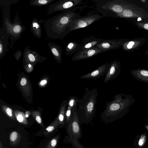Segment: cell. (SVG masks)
Returning a JSON list of instances; mask_svg holds the SVG:
<instances>
[{
    "instance_id": "1",
    "label": "cell",
    "mask_w": 148,
    "mask_h": 148,
    "mask_svg": "<svg viewBox=\"0 0 148 148\" xmlns=\"http://www.w3.org/2000/svg\"><path fill=\"white\" fill-rule=\"evenodd\" d=\"M79 8L64 11L46 21L44 26L47 36L54 39H62L71 32L72 22L81 16L77 12Z\"/></svg>"
},
{
    "instance_id": "2",
    "label": "cell",
    "mask_w": 148,
    "mask_h": 148,
    "mask_svg": "<svg viewBox=\"0 0 148 148\" xmlns=\"http://www.w3.org/2000/svg\"><path fill=\"white\" fill-rule=\"evenodd\" d=\"M112 97V100L106 103L101 115V120L106 123L113 122L127 113L136 101L131 95L124 93H118Z\"/></svg>"
},
{
    "instance_id": "3",
    "label": "cell",
    "mask_w": 148,
    "mask_h": 148,
    "mask_svg": "<svg viewBox=\"0 0 148 148\" xmlns=\"http://www.w3.org/2000/svg\"><path fill=\"white\" fill-rule=\"evenodd\" d=\"M98 91L96 88L90 90L86 88L81 99H79L78 114L81 123L88 124L91 123L95 115Z\"/></svg>"
},
{
    "instance_id": "4",
    "label": "cell",
    "mask_w": 148,
    "mask_h": 148,
    "mask_svg": "<svg viewBox=\"0 0 148 148\" xmlns=\"http://www.w3.org/2000/svg\"><path fill=\"white\" fill-rule=\"evenodd\" d=\"M81 125L77 108L73 111L69 123L66 125V132L68 135L65 136L63 140L64 143L71 144L73 148H82L83 147L79 140L82 136Z\"/></svg>"
},
{
    "instance_id": "5",
    "label": "cell",
    "mask_w": 148,
    "mask_h": 148,
    "mask_svg": "<svg viewBox=\"0 0 148 148\" xmlns=\"http://www.w3.org/2000/svg\"><path fill=\"white\" fill-rule=\"evenodd\" d=\"M95 3L97 11L103 17H114L129 6L127 2L121 0H91Z\"/></svg>"
},
{
    "instance_id": "6",
    "label": "cell",
    "mask_w": 148,
    "mask_h": 148,
    "mask_svg": "<svg viewBox=\"0 0 148 148\" xmlns=\"http://www.w3.org/2000/svg\"><path fill=\"white\" fill-rule=\"evenodd\" d=\"M84 3L83 0H60L49 6L47 14L60 11L72 10Z\"/></svg>"
},
{
    "instance_id": "7",
    "label": "cell",
    "mask_w": 148,
    "mask_h": 148,
    "mask_svg": "<svg viewBox=\"0 0 148 148\" xmlns=\"http://www.w3.org/2000/svg\"><path fill=\"white\" fill-rule=\"evenodd\" d=\"M103 17L97 13L89 12L87 15L81 16L72 22L71 25V32L85 27Z\"/></svg>"
},
{
    "instance_id": "8",
    "label": "cell",
    "mask_w": 148,
    "mask_h": 148,
    "mask_svg": "<svg viewBox=\"0 0 148 148\" xmlns=\"http://www.w3.org/2000/svg\"><path fill=\"white\" fill-rule=\"evenodd\" d=\"M102 52L97 47L88 49L79 50L73 55L72 60L76 61L89 58Z\"/></svg>"
},
{
    "instance_id": "9",
    "label": "cell",
    "mask_w": 148,
    "mask_h": 148,
    "mask_svg": "<svg viewBox=\"0 0 148 148\" xmlns=\"http://www.w3.org/2000/svg\"><path fill=\"white\" fill-rule=\"evenodd\" d=\"M59 128H60V123L57 117L49 125L41 129L34 135L40 136L43 135L47 138L55 134L58 132Z\"/></svg>"
},
{
    "instance_id": "10",
    "label": "cell",
    "mask_w": 148,
    "mask_h": 148,
    "mask_svg": "<svg viewBox=\"0 0 148 148\" xmlns=\"http://www.w3.org/2000/svg\"><path fill=\"white\" fill-rule=\"evenodd\" d=\"M110 65V63L106 62L102 64L95 70L80 77L82 79H92L95 80L106 74Z\"/></svg>"
},
{
    "instance_id": "11",
    "label": "cell",
    "mask_w": 148,
    "mask_h": 148,
    "mask_svg": "<svg viewBox=\"0 0 148 148\" xmlns=\"http://www.w3.org/2000/svg\"><path fill=\"white\" fill-rule=\"evenodd\" d=\"M123 44L122 39H103L97 46L102 52L119 48Z\"/></svg>"
},
{
    "instance_id": "12",
    "label": "cell",
    "mask_w": 148,
    "mask_h": 148,
    "mask_svg": "<svg viewBox=\"0 0 148 148\" xmlns=\"http://www.w3.org/2000/svg\"><path fill=\"white\" fill-rule=\"evenodd\" d=\"M121 68V65L119 61L114 60L111 62L108 69L106 74L103 83H106L116 78L120 73Z\"/></svg>"
},
{
    "instance_id": "13",
    "label": "cell",
    "mask_w": 148,
    "mask_h": 148,
    "mask_svg": "<svg viewBox=\"0 0 148 148\" xmlns=\"http://www.w3.org/2000/svg\"><path fill=\"white\" fill-rule=\"evenodd\" d=\"M103 40L102 38H98L93 35L87 36L83 39L80 44L81 48L79 50L88 49L97 47Z\"/></svg>"
},
{
    "instance_id": "14",
    "label": "cell",
    "mask_w": 148,
    "mask_h": 148,
    "mask_svg": "<svg viewBox=\"0 0 148 148\" xmlns=\"http://www.w3.org/2000/svg\"><path fill=\"white\" fill-rule=\"evenodd\" d=\"M24 58L27 63L35 64L44 60V58L40 56L35 51L29 48H25L24 52Z\"/></svg>"
},
{
    "instance_id": "15",
    "label": "cell",
    "mask_w": 148,
    "mask_h": 148,
    "mask_svg": "<svg viewBox=\"0 0 148 148\" xmlns=\"http://www.w3.org/2000/svg\"><path fill=\"white\" fill-rule=\"evenodd\" d=\"M139 17L143 18L145 16L141 12L129 5L122 12L116 14L114 17L136 18Z\"/></svg>"
},
{
    "instance_id": "16",
    "label": "cell",
    "mask_w": 148,
    "mask_h": 148,
    "mask_svg": "<svg viewBox=\"0 0 148 148\" xmlns=\"http://www.w3.org/2000/svg\"><path fill=\"white\" fill-rule=\"evenodd\" d=\"M130 73L136 79L142 82L148 83V70L144 69L132 70Z\"/></svg>"
},
{
    "instance_id": "17",
    "label": "cell",
    "mask_w": 148,
    "mask_h": 148,
    "mask_svg": "<svg viewBox=\"0 0 148 148\" xmlns=\"http://www.w3.org/2000/svg\"><path fill=\"white\" fill-rule=\"evenodd\" d=\"M67 104V101L64 100L60 105L59 112L57 116L60 123V128H62L66 127L65 114Z\"/></svg>"
},
{
    "instance_id": "18",
    "label": "cell",
    "mask_w": 148,
    "mask_h": 148,
    "mask_svg": "<svg viewBox=\"0 0 148 148\" xmlns=\"http://www.w3.org/2000/svg\"><path fill=\"white\" fill-rule=\"evenodd\" d=\"M48 45L57 62L59 63H61L62 52L61 47L51 42L49 43Z\"/></svg>"
},
{
    "instance_id": "19",
    "label": "cell",
    "mask_w": 148,
    "mask_h": 148,
    "mask_svg": "<svg viewBox=\"0 0 148 148\" xmlns=\"http://www.w3.org/2000/svg\"><path fill=\"white\" fill-rule=\"evenodd\" d=\"M81 48L80 44L75 42H71L67 44L65 49V54L69 56L76 53Z\"/></svg>"
},
{
    "instance_id": "20",
    "label": "cell",
    "mask_w": 148,
    "mask_h": 148,
    "mask_svg": "<svg viewBox=\"0 0 148 148\" xmlns=\"http://www.w3.org/2000/svg\"><path fill=\"white\" fill-rule=\"evenodd\" d=\"M60 137V134H58L50 138L45 144L44 148H56Z\"/></svg>"
},
{
    "instance_id": "21",
    "label": "cell",
    "mask_w": 148,
    "mask_h": 148,
    "mask_svg": "<svg viewBox=\"0 0 148 148\" xmlns=\"http://www.w3.org/2000/svg\"><path fill=\"white\" fill-rule=\"evenodd\" d=\"M14 112L15 118L18 122L24 125L28 124V121L24 113L17 110H14Z\"/></svg>"
},
{
    "instance_id": "22",
    "label": "cell",
    "mask_w": 148,
    "mask_h": 148,
    "mask_svg": "<svg viewBox=\"0 0 148 148\" xmlns=\"http://www.w3.org/2000/svg\"><path fill=\"white\" fill-rule=\"evenodd\" d=\"M1 108L4 114L10 119L13 121L16 120L14 112L11 108L5 105H3L1 106Z\"/></svg>"
},
{
    "instance_id": "23",
    "label": "cell",
    "mask_w": 148,
    "mask_h": 148,
    "mask_svg": "<svg viewBox=\"0 0 148 148\" xmlns=\"http://www.w3.org/2000/svg\"><path fill=\"white\" fill-rule=\"evenodd\" d=\"M34 20L32 24L31 30L33 34L37 37L40 38L41 34V29L39 24L36 21Z\"/></svg>"
},
{
    "instance_id": "24",
    "label": "cell",
    "mask_w": 148,
    "mask_h": 148,
    "mask_svg": "<svg viewBox=\"0 0 148 148\" xmlns=\"http://www.w3.org/2000/svg\"><path fill=\"white\" fill-rule=\"evenodd\" d=\"M79 99L76 96H71L67 101V106L70 107L73 111L77 109Z\"/></svg>"
},
{
    "instance_id": "25",
    "label": "cell",
    "mask_w": 148,
    "mask_h": 148,
    "mask_svg": "<svg viewBox=\"0 0 148 148\" xmlns=\"http://www.w3.org/2000/svg\"><path fill=\"white\" fill-rule=\"evenodd\" d=\"M31 114L35 120L40 126L41 129L46 127L43 123L40 112L38 111H32L31 112Z\"/></svg>"
},
{
    "instance_id": "26",
    "label": "cell",
    "mask_w": 148,
    "mask_h": 148,
    "mask_svg": "<svg viewBox=\"0 0 148 148\" xmlns=\"http://www.w3.org/2000/svg\"><path fill=\"white\" fill-rule=\"evenodd\" d=\"M20 136L18 133L16 131L11 132L9 134V139L10 143L16 144L18 142Z\"/></svg>"
},
{
    "instance_id": "27",
    "label": "cell",
    "mask_w": 148,
    "mask_h": 148,
    "mask_svg": "<svg viewBox=\"0 0 148 148\" xmlns=\"http://www.w3.org/2000/svg\"><path fill=\"white\" fill-rule=\"evenodd\" d=\"M54 1V0H32L29 4L31 5L41 6L47 5Z\"/></svg>"
},
{
    "instance_id": "28",
    "label": "cell",
    "mask_w": 148,
    "mask_h": 148,
    "mask_svg": "<svg viewBox=\"0 0 148 148\" xmlns=\"http://www.w3.org/2000/svg\"><path fill=\"white\" fill-rule=\"evenodd\" d=\"M73 111L71 108L68 106L66 110V111L65 114L66 125L69 123L72 116Z\"/></svg>"
},
{
    "instance_id": "29",
    "label": "cell",
    "mask_w": 148,
    "mask_h": 148,
    "mask_svg": "<svg viewBox=\"0 0 148 148\" xmlns=\"http://www.w3.org/2000/svg\"><path fill=\"white\" fill-rule=\"evenodd\" d=\"M13 28V32L17 34L20 33L22 29L21 26L15 24Z\"/></svg>"
},
{
    "instance_id": "30",
    "label": "cell",
    "mask_w": 148,
    "mask_h": 148,
    "mask_svg": "<svg viewBox=\"0 0 148 148\" xmlns=\"http://www.w3.org/2000/svg\"><path fill=\"white\" fill-rule=\"evenodd\" d=\"M137 24L139 27L147 30H148V23H137Z\"/></svg>"
},
{
    "instance_id": "31",
    "label": "cell",
    "mask_w": 148,
    "mask_h": 148,
    "mask_svg": "<svg viewBox=\"0 0 148 148\" xmlns=\"http://www.w3.org/2000/svg\"><path fill=\"white\" fill-rule=\"evenodd\" d=\"M3 42L1 40H0V54L1 56L4 53V45L3 44Z\"/></svg>"
},
{
    "instance_id": "32",
    "label": "cell",
    "mask_w": 148,
    "mask_h": 148,
    "mask_svg": "<svg viewBox=\"0 0 148 148\" xmlns=\"http://www.w3.org/2000/svg\"><path fill=\"white\" fill-rule=\"evenodd\" d=\"M27 65H26V67L25 69H26V70L27 72H30L31 71H32V70L31 69H30L31 68L33 69V67H32V66L31 64L28 63V64L27 63Z\"/></svg>"
},
{
    "instance_id": "33",
    "label": "cell",
    "mask_w": 148,
    "mask_h": 148,
    "mask_svg": "<svg viewBox=\"0 0 148 148\" xmlns=\"http://www.w3.org/2000/svg\"><path fill=\"white\" fill-rule=\"evenodd\" d=\"M47 83V81L46 80H44L42 81L40 83V84L42 85H43L44 84H45Z\"/></svg>"
},
{
    "instance_id": "34",
    "label": "cell",
    "mask_w": 148,
    "mask_h": 148,
    "mask_svg": "<svg viewBox=\"0 0 148 148\" xmlns=\"http://www.w3.org/2000/svg\"><path fill=\"white\" fill-rule=\"evenodd\" d=\"M30 114V113L29 111H27L25 112V116L26 118L28 117L29 115Z\"/></svg>"
},
{
    "instance_id": "35",
    "label": "cell",
    "mask_w": 148,
    "mask_h": 148,
    "mask_svg": "<svg viewBox=\"0 0 148 148\" xmlns=\"http://www.w3.org/2000/svg\"><path fill=\"white\" fill-rule=\"evenodd\" d=\"M143 143V142L142 139H140L139 140L138 144L139 145H142Z\"/></svg>"
},
{
    "instance_id": "36",
    "label": "cell",
    "mask_w": 148,
    "mask_h": 148,
    "mask_svg": "<svg viewBox=\"0 0 148 148\" xmlns=\"http://www.w3.org/2000/svg\"><path fill=\"white\" fill-rule=\"evenodd\" d=\"M0 148H5L3 146V145L2 144V143H1V141H0Z\"/></svg>"
}]
</instances>
